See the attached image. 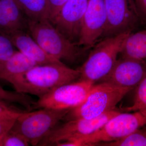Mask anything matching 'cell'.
<instances>
[{
	"label": "cell",
	"mask_w": 146,
	"mask_h": 146,
	"mask_svg": "<svg viewBox=\"0 0 146 146\" xmlns=\"http://www.w3.org/2000/svg\"><path fill=\"white\" fill-rule=\"evenodd\" d=\"M80 76L78 70L71 69L61 62L36 65L7 82L17 92L39 98L58 86L73 82Z\"/></svg>",
	"instance_id": "1"
},
{
	"label": "cell",
	"mask_w": 146,
	"mask_h": 146,
	"mask_svg": "<svg viewBox=\"0 0 146 146\" xmlns=\"http://www.w3.org/2000/svg\"><path fill=\"white\" fill-rule=\"evenodd\" d=\"M28 29L32 38L47 53L60 61L74 63L88 49L69 40L50 20L28 19Z\"/></svg>",
	"instance_id": "2"
},
{
	"label": "cell",
	"mask_w": 146,
	"mask_h": 146,
	"mask_svg": "<svg viewBox=\"0 0 146 146\" xmlns=\"http://www.w3.org/2000/svg\"><path fill=\"white\" fill-rule=\"evenodd\" d=\"M130 33L105 37L97 44L87 60L78 69L80 80L95 83L100 80L112 70L122 51L126 40Z\"/></svg>",
	"instance_id": "3"
},
{
	"label": "cell",
	"mask_w": 146,
	"mask_h": 146,
	"mask_svg": "<svg viewBox=\"0 0 146 146\" xmlns=\"http://www.w3.org/2000/svg\"><path fill=\"white\" fill-rule=\"evenodd\" d=\"M130 91L105 82L94 84L83 102L71 109L63 119L68 121L98 117L115 110L116 105Z\"/></svg>",
	"instance_id": "4"
},
{
	"label": "cell",
	"mask_w": 146,
	"mask_h": 146,
	"mask_svg": "<svg viewBox=\"0 0 146 146\" xmlns=\"http://www.w3.org/2000/svg\"><path fill=\"white\" fill-rule=\"evenodd\" d=\"M146 125V119L140 112L121 113L106 123L94 133L67 141L68 146H95L102 143L118 141Z\"/></svg>",
	"instance_id": "5"
},
{
	"label": "cell",
	"mask_w": 146,
	"mask_h": 146,
	"mask_svg": "<svg viewBox=\"0 0 146 146\" xmlns=\"http://www.w3.org/2000/svg\"><path fill=\"white\" fill-rule=\"evenodd\" d=\"M70 110L44 108L34 112L27 111L16 119L10 130L21 134L30 145L38 146Z\"/></svg>",
	"instance_id": "6"
},
{
	"label": "cell",
	"mask_w": 146,
	"mask_h": 146,
	"mask_svg": "<svg viewBox=\"0 0 146 146\" xmlns=\"http://www.w3.org/2000/svg\"><path fill=\"white\" fill-rule=\"evenodd\" d=\"M119 112L114 110L98 117L70 120L61 124L58 123L38 146H55L58 143L88 136L98 130Z\"/></svg>",
	"instance_id": "7"
},
{
	"label": "cell",
	"mask_w": 146,
	"mask_h": 146,
	"mask_svg": "<svg viewBox=\"0 0 146 146\" xmlns=\"http://www.w3.org/2000/svg\"><path fill=\"white\" fill-rule=\"evenodd\" d=\"M94 84L91 82L79 80L58 86L35 101L33 110L71 109L77 107L85 100Z\"/></svg>",
	"instance_id": "8"
},
{
	"label": "cell",
	"mask_w": 146,
	"mask_h": 146,
	"mask_svg": "<svg viewBox=\"0 0 146 146\" xmlns=\"http://www.w3.org/2000/svg\"><path fill=\"white\" fill-rule=\"evenodd\" d=\"M106 22L102 37L131 33L141 22L134 0H104Z\"/></svg>",
	"instance_id": "9"
},
{
	"label": "cell",
	"mask_w": 146,
	"mask_h": 146,
	"mask_svg": "<svg viewBox=\"0 0 146 146\" xmlns=\"http://www.w3.org/2000/svg\"><path fill=\"white\" fill-rule=\"evenodd\" d=\"M106 22L104 0H88L78 44L87 49L102 37Z\"/></svg>",
	"instance_id": "10"
},
{
	"label": "cell",
	"mask_w": 146,
	"mask_h": 146,
	"mask_svg": "<svg viewBox=\"0 0 146 146\" xmlns=\"http://www.w3.org/2000/svg\"><path fill=\"white\" fill-rule=\"evenodd\" d=\"M146 76L145 61L122 57L100 80L131 90L137 87Z\"/></svg>",
	"instance_id": "11"
},
{
	"label": "cell",
	"mask_w": 146,
	"mask_h": 146,
	"mask_svg": "<svg viewBox=\"0 0 146 146\" xmlns=\"http://www.w3.org/2000/svg\"><path fill=\"white\" fill-rule=\"evenodd\" d=\"M88 0H68L52 23L69 40L79 39Z\"/></svg>",
	"instance_id": "12"
},
{
	"label": "cell",
	"mask_w": 146,
	"mask_h": 146,
	"mask_svg": "<svg viewBox=\"0 0 146 146\" xmlns=\"http://www.w3.org/2000/svg\"><path fill=\"white\" fill-rule=\"evenodd\" d=\"M5 35L9 38L13 46L16 47L19 51L34 60L38 65L62 62L47 53L31 36L24 31H17Z\"/></svg>",
	"instance_id": "13"
},
{
	"label": "cell",
	"mask_w": 146,
	"mask_h": 146,
	"mask_svg": "<svg viewBox=\"0 0 146 146\" xmlns=\"http://www.w3.org/2000/svg\"><path fill=\"white\" fill-rule=\"evenodd\" d=\"M28 19L15 0H0V33L8 34L28 28Z\"/></svg>",
	"instance_id": "14"
},
{
	"label": "cell",
	"mask_w": 146,
	"mask_h": 146,
	"mask_svg": "<svg viewBox=\"0 0 146 146\" xmlns=\"http://www.w3.org/2000/svg\"><path fill=\"white\" fill-rule=\"evenodd\" d=\"M38 65L21 52L16 51L10 58L0 61V80L7 82Z\"/></svg>",
	"instance_id": "15"
},
{
	"label": "cell",
	"mask_w": 146,
	"mask_h": 146,
	"mask_svg": "<svg viewBox=\"0 0 146 146\" xmlns=\"http://www.w3.org/2000/svg\"><path fill=\"white\" fill-rule=\"evenodd\" d=\"M122 57L146 60V29L130 33L127 36L122 51Z\"/></svg>",
	"instance_id": "16"
},
{
	"label": "cell",
	"mask_w": 146,
	"mask_h": 146,
	"mask_svg": "<svg viewBox=\"0 0 146 146\" xmlns=\"http://www.w3.org/2000/svg\"><path fill=\"white\" fill-rule=\"evenodd\" d=\"M29 20L35 21L50 20L48 0H15Z\"/></svg>",
	"instance_id": "17"
},
{
	"label": "cell",
	"mask_w": 146,
	"mask_h": 146,
	"mask_svg": "<svg viewBox=\"0 0 146 146\" xmlns=\"http://www.w3.org/2000/svg\"><path fill=\"white\" fill-rule=\"evenodd\" d=\"M96 146H146V129H137L124 138L108 143H102Z\"/></svg>",
	"instance_id": "18"
},
{
	"label": "cell",
	"mask_w": 146,
	"mask_h": 146,
	"mask_svg": "<svg viewBox=\"0 0 146 146\" xmlns=\"http://www.w3.org/2000/svg\"><path fill=\"white\" fill-rule=\"evenodd\" d=\"M0 100L11 103H15L23 106L25 109H30L34 100L27 94L19 93L16 91L5 90L0 85Z\"/></svg>",
	"instance_id": "19"
},
{
	"label": "cell",
	"mask_w": 146,
	"mask_h": 146,
	"mask_svg": "<svg viewBox=\"0 0 146 146\" xmlns=\"http://www.w3.org/2000/svg\"><path fill=\"white\" fill-rule=\"evenodd\" d=\"M123 110L127 112L138 111L146 119V76L137 86L133 104Z\"/></svg>",
	"instance_id": "20"
},
{
	"label": "cell",
	"mask_w": 146,
	"mask_h": 146,
	"mask_svg": "<svg viewBox=\"0 0 146 146\" xmlns=\"http://www.w3.org/2000/svg\"><path fill=\"white\" fill-rule=\"evenodd\" d=\"M11 103L0 100V118L16 119L26 110H21L10 104Z\"/></svg>",
	"instance_id": "21"
},
{
	"label": "cell",
	"mask_w": 146,
	"mask_h": 146,
	"mask_svg": "<svg viewBox=\"0 0 146 146\" xmlns=\"http://www.w3.org/2000/svg\"><path fill=\"white\" fill-rule=\"evenodd\" d=\"M29 145L28 141L23 136L10 130L4 136L0 143V146H27Z\"/></svg>",
	"instance_id": "22"
},
{
	"label": "cell",
	"mask_w": 146,
	"mask_h": 146,
	"mask_svg": "<svg viewBox=\"0 0 146 146\" xmlns=\"http://www.w3.org/2000/svg\"><path fill=\"white\" fill-rule=\"evenodd\" d=\"M13 46L7 36L0 33V61L7 60L14 54L16 50Z\"/></svg>",
	"instance_id": "23"
},
{
	"label": "cell",
	"mask_w": 146,
	"mask_h": 146,
	"mask_svg": "<svg viewBox=\"0 0 146 146\" xmlns=\"http://www.w3.org/2000/svg\"><path fill=\"white\" fill-rule=\"evenodd\" d=\"M50 10V21L52 23L68 0H48Z\"/></svg>",
	"instance_id": "24"
},
{
	"label": "cell",
	"mask_w": 146,
	"mask_h": 146,
	"mask_svg": "<svg viewBox=\"0 0 146 146\" xmlns=\"http://www.w3.org/2000/svg\"><path fill=\"white\" fill-rule=\"evenodd\" d=\"M16 119L0 118V143L13 126Z\"/></svg>",
	"instance_id": "25"
},
{
	"label": "cell",
	"mask_w": 146,
	"mask_h": 146,
	"mask_svg": "<svg viewBox=\"0 0 146 146\" xmlns=\"http://www.w3.org/2000/svg\"><path fill=\"white\" fill-rule=\"evenodd\" d=\"M141 22L146 25V0H134Z\"/></svg>",
	"instance_id": "26"
}]
</instances>
